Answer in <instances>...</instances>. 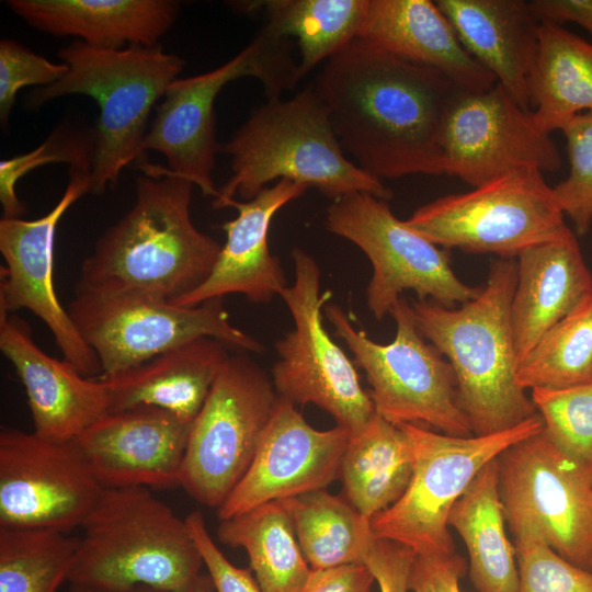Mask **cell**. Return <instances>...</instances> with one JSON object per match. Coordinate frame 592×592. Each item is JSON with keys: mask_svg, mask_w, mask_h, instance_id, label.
Listing matches in <instances>:
<instances>
[{"mask_svg": "<svg viewBox=\"0 0 592 592\" xmlns=\"http://www.w3.org/2000/svg\"><path fill=\"white\" fill-rule=\"evenodd\" d=\"M312 87L342 149L368 174L446 173L443 128L464 89L444 75L355 37L326 60Z\"/></svg>", "mask_w": 592, "mask_h": 592, "instance_id": "obj_1", "label": "cell"}, {"mask_svg": "<svg viewBox=\"0 0 592 592\" xmlns=\"http://www.w3.org/2000/svg\"><path fill=\"white\" fill-rule=\"evenodd\" d=\"M139 167L133 207L82 261L76 289L171 301L208 277L221 246L192 221L191 182L159 164Z\"/></svg>", "mask_w": 592, "mask_h": 592, "instance_id": "obj_2", "label": "cell"}, {"mask_svg": "<svg viewBox=\"0 0 592 592\" xmlns=\"http://www.w3.org/2000/svg\"><path fill=\"white\" fill-rule=\"evenodd\" d=\"M517 264L499 258L479 294L459 308L431 299L411 303L420 333L446 356L475 435L500 432L538 413L516 382L511 305Z\"/></svg>", "mask_w": 592, "mask_h": 592, "instance_id": "obj_3", "label": "cell"}, {"mask_svg": "<svg viewBox=\"0 0 592 592\" xmlns=\"http://www.w3.org/2000/svg\"><path fill=\"white\" fill-rule=\"evenodd\" d=\"M232 174L213 200L226 208L237 195L249 201L269 182L289 180L333 201L354 192L388 201L392 192L346 157L312 84L289 99L267 100L220 146Z\"/></svg>", "mask_w": 592, "mask_h": 592, "instance_id": "obj_4", "label": "cell"}, {"mask_svg": "<svg viewBox=\"0 0 592 592\" xmlns=\"http://www.w3.org/2000/svg\"><path fill=\"white\" fill-rule=\"evenodd\" d=\"M80 527L70 585L194 592L204 576L185 519L149 488H104Z\"/></svg>", "mask_w": 592, "mask_h": 592, "instance_id": "obj_5", "label": "cell"}, {"mask_svg": "<svg viewBox=\"0 0 592 592\" xmlns=\"http://www.w3.org/2000/svg\"><path fill=\"white\" fill-rule=\"evenodd\" d=\"M67 73L27 96L37 107L55 98L83 94L99 105L93 130L91 192L100 194L143 153L148 119L156 102L177 80L184 60L159 45L101 48L76 41L59 52Z\"/></svg>", "mask_w": 592, "mask_h": 592, "instance_id": "obj_6", "label": "cell"}, {"mask_svg": "<svg viewBox=\"0 0 592 592\" xmlns=\"http://www.w3.org/2000/svg\"><path fill=\"white\" fill-rule=\"evenodd\" d=\"M244 77L259 80L267 100L280 99L284 91L293 89L300 79L289 38L263 24L252 41L224 65L174 80L158 105L143 143V151L163 155L172 173L213 200L219 194L212 172L220 149L216 141L215 100L226 84Z\"/></svg>", "mask_w": 592, "mask_h": 592, "instance_id": "obj_7", "label": "cell"}, {"mask_svg": "<svg viewBox=\"0 0 592 592\" xmlns=\"http://www.w3.org/2000/svg\"><path fill=\"white\" fill-rule=\"evenodd\" d=\"M325 314L353 354L354 364L365 372L377 414L396 425L415 424L456 436L474 434L453 367L420 333L410 303L401 297L391 309L396 335L387 344L356 329L337 304L326 305Z\"/></svg>", "mask_w": 592, "mask_h": 592, "instance_id": "obj_8", "label": "cell"}, {"mask_svg": "<svg viewBox=\"0 0 592 592\" xmlns=\"http://www.w3.org/2000/svg\"><path fill=\"white\" fill-rule=\"evenodd\" d=\"M413 467L403 494L371 519L375 538L415 555L454 553L448 516L479 471L513 444L543 430L539 413L517 425L485 435L456 436L415 424H401Z\"/></svg>", "mask_w": 592, "mask_h": 592, "instance_id": "obj_9", "label": "cell"}, {"mask_svg": "<svg viewBox=\"0 0 592 592\" xmlns=\"http://www.w3.org/2000/svg\"><path fill=\"white\" fill-rule=\"evenodd\" d=\"M407 225L449 250L513 258L569 227L543 172L521 169L417 208Z\"/></svg>", "mask_w": 592, "mask_h": 592, "instance_id": "obj_10", "label": "cell"}, {"mask_svg": "<svg viewBox=\"0 0 592 592\" xmlns=\"http://www.w3.org/2000/svg\"><path fill=\"white\" fill-rule=\"evenodd\" d=\"M68 312L96 354L101 375H112L202 337L260 353L263 345L235 327L223 298L186 307L139 293L76 289Z\"/></svg>", "mask_w": 592, "mask_h": 592, "instance_id": "obj_11", "label": "cell"}, {"mask_svg": "<svg viewBox=\"0 0 592 592\" xmlns=\"http://www.w3.org/2000/svg\"><path fill=\"white\" fill-rule=\"evenodd\" d=\"M295 280L280 297L294 328L275 342L278 361L272 380L280 398L293 405L312 403L328 412L351 434L361 431L375 413L362 387L355 364L331 339L322 321V307L331 292L320 291V267L300 248L292 251Z\"/></svg>", "mask_w": 592, "mask_h": 592, "instance_id": "obj_12", "label": "cell"}, {"mask_svg": "<svg viewBox=\"0 0 592 592\" xmlns=\"http://www.w3.org/2000/svg\"><path fill=\"white\" fill-rule=\"evenodd\" d=\"M499 490L513 537L535 534L568 561L592 559V465L560 449L544 428L498 458Z\"/></svg>", "mask_w": 592, "mask_h": 592, "instance_id": "obj_13", "label": "cell"}, {"mask_svg": "<svg viewBox=\"0 0 592 592\" xmlns=\"http://www.w3.org/2000/svg\"><path fill=\"white\" fill-rule=\"evenodd\" d=\"M326 227L357 246L371 261L366 301L377 320L390 314L405 291H413L420 300L454 308L481 289L457 277L448 250L411 229L395 216L387 201L369 193L354 192L334 200L327 209Z\"/></svg>", "mask_w": 592, "mask_h": 592, "instance_id": "obj_14", "label": "cell"}, {"mask_svg": "<svg viewBox=\"0 0 592 592\" xmlns=\"http://www.w3.org/2000/svg\"><path fill=\"white\" fill-rule=\"evenodd\" d=\"M278 395L247 355H230L191 424L180 487L218 509L249 468Z\"/></svg>", "mask_w": 592, "mask_h": 592, "instance_id": "obj_15", "label": "cell"}, {"mask_svg": "<svg viewBox=\"0 0 592 592\" xmlns=\"http://www.w3.org/2000/svg\"><path fill=\"white\" fill-rule=\"evenodd\" d=\"M103 487L72 443L16 429L0 432V528L68 533Z\"/></svg>", "mask_w": 592, "mask_h": 592, "instance_id": "obj_16", "label": "cell"}, {"mask_svg": "<svg viewBox=\"0 0 592 592\" xmlns=\"http://www.w3.org/2000/svg\"><path fill=\"white\" fill-rule=\"evenodd\" d=\"M442 146L445 174L473 187L515 170L556 172L562 166L550 134L498 82L462 91L446 117Z\"/></svg>", "mask_w": 592, "mask_h": 592, "instance_id": "obj_17", "label": "cell"}, {"mask_svg": "<svg viewBox=\"0 0 592 592\" xmlns=\"http://www.w3.org/2000/svg\"><path fill=\"white\" fill-rule=\"evenodd\" d=\"M91 192L90 172L70 168L69 182L59 202L44 216L26 220H0V311L29 309L50 330L64 360L86 377L102 373L94 351L83 340L68 310L59 301L53 282L54 241L65 212Z\"/></svg>", "mask_w": 592, "mask_h": 592, "instance_id": "obj_18", "label": "cell"}, {"mask_svg": "<svg viewBox=\"0 0 592 592\" xmlns=\"http://www.w3.org/2000/svg\"><path fill=\"white\" fill-rule=\"evenodd\" d=\"M351 433L312 428L295 405L278 397L253 459L227 500L220 520L261 504L326 489L340 477Z\"/></svg>", "mask_w": 592, "mask_h": 592, "instance_id": "obj_19", "label": "cell"}, {"mask_svg": "<svg viewBox=\"0 0 592 592\" xmlns=\"http://www.w3.org/2000/svg\"><path fill=\"white\" fill-rule=\"evenodd\" d=\"M191 422L155 407L109 412L72 443L103 488L180 487Z\"/></svg>", "mask_w": 592, "mask_h": 592, "instance_id": "obj_20", "label": "cell"}, {"mask_svg": "<svg viewBox=\"0 0 592 592\" xmlns=\"http://www.w3.org/2000/svg\"><path fill=\"white\" fill-rule=\"evenodd\" d=\"M0 350L24 385L37 435L69 442L110 412L107 392L99 377H86L68 361L46 354L24 320L3 311Z\"/></svg>", "mask_w": 592, "mask_h": 592, "instance_id": "obj_21", "label": "cell"}, {"mask_svg": "<svg viewBox=\"0 0 592 592\" xmlns=\"http://www.w3.org/2000/svg\"><path fill=\"white\" fill-rule=\"evenodd\" d=\"M309 187L280 180L249 201L231 200L236 218L221 225L226 242L208 277L172 304L193 307L229 294H242L250 301L266 304L287 286L278 258L269 248V230L274 215Z\"/></svg>", "mask_w": 592, "mask_h": 592, "instance_id": "obj_22", "label": "cell"}, {"mask_svg": "<svg viewBox=\"0 0 592 592\" xmlns=\"http://www.w3.org/2000/svg\"><path fill=\"white\" fill-rule=\"evenodd\" d=\"M357 37L403 60L439 71L468 91L496 78L464 48L449 20L431 0H367Z\"/></svg>", "mask_w": 592, "mask_h": 592, "instance_id": "obj_23", "label": "cell"}, {"mask_svg": "<svg viewBox=\"0 0 592 592\" xmlns=\"http://www.w3.org/2000/svg\"><path fill=\"white\" fill-rule=\"evenodd\" d=\"M468 54L525 110L539 48V24L528 1L437 0Z\"/></svg>", "mask_w": 592, "mask_h": 592, "instance_id": "obj_24", "label": "cell"}, {"mask_svg": "<svg viewBox=\"0 0 592 592\" xmlns=\"http://www.w3.org/2000/svg\"><path fill=\"white\" fill-rule=\"evenodd\" d=\"M227 345L202 337L112 375H100L110 412L138 407L167 410L193 422L229 361Z\"/></svg>", "mask_w": 592, "mask_h": 592, "instance_id": "obj_25", "label": "cell"}, {"mask_svg": "<svg viewBox=\"0 0 592 592\" xmlns=\"http://www.w3.org/2000/svg\"><path fill=\"white\" fill-rule=\"evenodd\" d=\"M516 258L511 319L521 363L549 328L592 294V275L570 228Z\"/></svg>", "mask_w": 592, "mask_h": 592, "instance_id": "obj_26", "label": "cell"}, {"mask_svg": "<svg viewBox=\"0 0 592 592\" xmlns=\"http://www.w3.org/2000/svg\"><path fill=\"white\" fill-rule=\"evenodd\" d=\"M32 27L77 36L88 45L118 49L156 46L173 24L179 2L171 0H9Z\"/></svg>", "mask_w": 592, "mask_h": 592, "instance_id": "obj_27", "label": "cell"}, {"mask_svg": "<svg viewBox=\"0 0 592 592\" xmlns=\"http://www.w3.org/2000/svg\"><path fill=\"white\" fill-rule=\"evenodd\" d=\"M505 523L496 458L479 471L448 516V526L466 545L470 580L478 592L519 590L515 547Z\"/></svg>", "mask_w": 592, "mask_h": 592, "instance_id": "obj_28", "label": "cell"}, {"mask_svg": "<svg viewBox=\"0 0 592 592\" xmlns=\"http://www.w3.org/2000/svg\"><path fill=\"white\" fill-rule=\"evenodd\" d=\"M412 467L402 428L375 412L361 431L350 435L340 469L344 497L371 520L403 494Z\"/></svg>", "mask_w": 592, "mask_h": 592, "instance_id": "obj_29", "label": "cell"}, {"mask_svg": "<svg viewBox=\"0 0 592 592\" xmlns=\"http://www.w3.org/2000/svg\"><path fill=\"white\" fill-rule=\"evenodd\" d=\"M530 100L537 125L548 134L592 112V43L561 25L540 22Z\"/></svg>", "mask_w": 592, "mask_h": 592, "instance_id": "obj_30", "label": "cell"}, {"mask_svg": "<svg viewBox=\"0 0 592 592\" xmlns=\"http://www.w3.org/2000/svg\"><path fill=\"white\" fill-rule=\"evenodd\" d=\"M219 540L241 547L263 592H300L311 568L297 539L287 499L220 520Z\"/></svg>", "mask_w": 592, "mask_h": 592, "instance_id": "obj_31", "label": "cell"}, {"mask_svg": "<svg viewBox=\"0 0 592 592\" xmlns=\"http://www.w3.org/2000/svg\"><path fill=\"white\" fill-rule=\"evenodd\" d=\"M287 502L298 543L312 570L363 563L375 538L371 520L345 498L322 489Z\"/></svg>", "mask_w": 592, "mask_h": 592, "instance_id": "obj_32", "label": "cell"}, {"mask_svg": "<svg viewBox=\"0 0 592 592\" xmlns=\"http://www.w3.org/2000/svg\"><path fill=\"white\" fill-rule=\"evenodd\" d=\"M255 3V7L263 8L264 24L269 29L282 37L297 39L300 53L298 77L301 79L357 37L367 0H270Z\"/></svg>", "mask_w": 592, "mask_h": 592, "instance_id": "obj_33", "label": "cell"}, {"mask_svg": "<svg viewBox=\"0 0 592 592\" xmlns=\"http://www.w3.org/2000/svg\"><path fill=\"white\" fill-rule=\"evenodd\" d=\"M516 382L524 390L592 382V294L542 335L520 363Z\"/></svg>", "mask_w": 592, "mask_h": 592, "instance_id": "obj_34", "label": "cell"}, {"mask_svg": "<svg viewBox=\"0 0 592 592\" xmlns=\"http://www.w3.org/2000/svg\"><path fill=\"white\" fill-rule=\"evenodd\" d=\"M78 545L58 531L0 528V592H57Z\"/></svg>", "mask_w": 592, "mask_h": 592, "instance_id": "obj_35", "label": "cell"}, {"mask_svg": "<svg viewBox=\"0 0 592 592\" xmlns=\"http://www.w3.org/2000/svg\"><path fill=\"white\" fill-rule=\"evenodd\" d=\"M531 399L555 444L592 465V382L559 389H531Z\"/></svg>", "mask_w": 592, "mask_h": 592, "instance_id": "obj_36", "label": "cell"}, {"mask_svg": "<svg viewBox=\"0 0 592 592\" xmlns=\"http://www.w3.org/2000/svg\"><path fill=\"white\" fill-rule=\"evenodd\" d=\"M93 136L67 126L57 127L34 150L0 162V202L3 218H21L24 205L15 194L16 182L46 163H69L70 168L91 171Z\"/></svg>", "mask_w": 592, "mask_h": 592, "instance_id": "obj_37", "label": "cell"}, {"mask_svg": "<svg viewBox=\"0 0 592 592\" xmlns=\"http://www.w3.org/2000/svg\"><path fill=\"white\" fill-rule=\"evenodd\" d=\"M560 130L567 140L570 169L553 192L577 234L583 236L592 224V112L573 116Z\"/></svg>", "mask_w": 592, "mask_h": 592, "instance_id": "obj_38", "label": "cell"}, {"mask_svg": "<svg viewBox=\"0 0 592 592\" xmlns=\"http://www.w3.org/2000/svg\"><path fill=\"white\" fill-rule=\"evenodd\" d=\"M517 592H592V570L556 553L535 534L514 537Z\"/></svg>", "mask_w": 592, "mask_h": 592, "instance_id": "obj_39", "label": "cell"}, {"mask_svg": "<svg viewBox=\"0 0 592 592\" xmlns=\"http://www.w3.org/2000/svg\"><path fill=\"white\" fill-rule=\"evenodd\" d=\"M68 71L65 62L54 64L9 38L0 41V119L7 126L15 96L26 86L46 87Z\"/></svg>", "mask_w": 592, "mask_h": 592, "instance_id": "obj_40", "label": "cell"}, {"mask_svg": "<svg viewBox=\"0 0 592 592\" xmlns=\"http://www.w3.org/2000/svg\"><path fill=\"white\" fill-rule=\"evenodd\" d=\"M185 521L214 592H263L251 571L236 567L225 557L210 536L200 511L191 512Z\"/></svg>", "mask_w": 592, "mask_h": 592, "instance_id": "obj_41", "label": "cell"}, {"mask_svg": "<svg viewBox=\"0 0 592 592\" xmlns=\"http://www.w3.org/2000/svg\"><path fill=\"white\" fill-rule=\"evenodd\" d=\"M415 554L398 543L374 538L363 563L373 574L379 592H409V576Z\"/></svg>", "mask_w": 592, "mask_h": 592, "instance_id": "obj_42", "label": "cell"}, {"mask_svg": "<svg viewBox=\"0 0 592 592\" xmlns=\"http://www.w3.org/2000/svg\"><path fill=\"white\" fill-rule=\"evenodd\" d=\"M466 561L458 554L415 555L409 576L411 592H460Z\"/></svg>", "mask_w": 592, "mask_h": 592, "instance_id": "obj_43", "label": "cell"}, {"mask_svg": "<svg viewBox=\"0 0 592 592\" xmlns=\"http://www.w3.org/2000/svg\"><path fill=\"white\" fill-rule=\"evenodd\" d=\"M375 579L365 565L312 570L300 592H372Z\"/></svg>", "mask_w": 592, "mask_h": 592, "instance_id": "obj_44", "label": "cell"}, {"mask_svg": "<svg viewBox=\"0 0 592 592\" xmlns=\"http://www.w3.org/2000/svg\"><path fill=\"white\" fill-rule=\"evenodd\" d=\"M528 4L539 22H572L592 36V0H532Z\"/></svg>", "mask_w": 592, "mask_h": 592, "instance_id": "obj_45", "label": "cell"}, {"mask_svg": "<svg viewBox=\"0 0 592 592\" xmlns=\"http://www.w3.org/2000/svg\"><path fill=\"white\" fill-rule=\"evenodd\" d=\"M70 587H71V592H164L162 590H159L149 585H143V584L129 587L122 590H100V589H91V588H83V587H77V585H70ZM194 592H214V587L208 574L207 576L204 574L202 577Z\"/></svg>", "mask_w": 592, "mask_h": 592, "instance_id": "obj_46", "label": "cell"}, {"mask_svg": "<svg viewBox=\"0 0 592 592\" xmlns=\"http://www.w3.org/2000/svg\"><path fill=\"white\" fill-rule=\"evenodd\" d=\"M589 569L592 570V559H591V561H590V567H589Z\"/></svg>", "mask_w": 592, "mask_h": 592, "instance_id": "obj_47", "label": "cell"}]
</instances>
